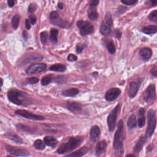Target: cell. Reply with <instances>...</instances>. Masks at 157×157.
Masks as SVG:
<instances>
[{"mask_svg": "<svg viewBox=\"0 0 157 157\" xmlns=\"http://www.w3.org/2000/svg\"><path fill=\"white\" fill-rule=\"evenodd\" d=\"M82 142L81 138L72 137L67 142L63 144L58 148L57 152L59 154H63L76 149L81 145Z\"/></svg>", "mask_w": 157, "mask_h": 157, "instance_id": "obj_1", "label": "cell"}, {"mask_svg": "<svg viewBox=\"0 0 157 157\" xmlns=\"http://www.w3.org/2000/svg\"><path fill=\"white\" fill-rule=\"evenodd\" d=\"M124 139V125L122 120H120L117 124V129L114 136L113 148L117 151L123 149V143Z\"/></svg>", "mask_w": 157, "mask_h": 157, "instance_id": "obj_2", "label": "cell"}, {"mask_svg": "<svg viewBox=\"0 0 157 157\" xmlns=\"http://www.w3.org/2000/svg\"><path fill=\"white\" fill-rule=\"evenodd\" d=\"M157 123L156 113L153 109H150L148 113V128L146 131V137L149 138L154 132Z\"/></svg>", "mask_w": 157, "mask_h": 157, "instance_id": "obj_3", "label": "cell"}, {"mask_svg": "<svg viewBox=\"0 0 157 157\" xmlns=\"http://www.w3.org/2000/svg\"><path fill=\"white\" fill-rule=\"evenodd\" d=\"M113 25L112 15L110 12H108L105 15L102 23L101 24L100 32L105 36H108L111 32V27Z\"/></svg>", "mask_w": 157, "mask_h": 157, "instance_id": "obj_4", "label": "cell"}, {"mask_svg": "<svg viewBox=\"0 0 157 157\" xmlns=\"http://www.w3.org/2000/svg\"><path fill=\"white\" fill-rule=\"evenodd\" d=\"M121 110V106L119 104L110 112L108 117L107 122L110 131H114L115 127V124L117 118L118 114Z\"/></svg>", "mask_w": 157, "mask_h": 157, "instance_id": "obj_5", "label": "cell"}, {"mask_svg": "<svg viewBox=\"0 0 157 157\" xmlns=\"http://www.w3.org/2000/svg\"><path fill=\"white\" fill-rule=\"evenodd\" d=\"M156 96L155 85L151 84L143 93V97L145 102L150 103L153 101Z\"/></svg>", "mask_w": 157, "mask_h": 157, "instance_id": "obj_6", "label": "cell"}, {"mask_svg": "<svg viewBox=\"0 0 157 157\" xmlns=\"http://www.w3.org/2000/svg\"><path fill=\"white\" fill-rule=\"evenodd\" d=\"M8 98L10 101L17 105H21L23 104L20 97L22 96V93L16 89H12L8 92Z\"/></svg>", "mask_w": 157, "mask_h": 157, "instance_id": "obj_7", "label": "cell"}, {"mask_svg": "<svg viewBox=\"0 0 157 157\" xmlns=\"http://www.w3.org/2000/svg\"><path fill=\"white\" fill-rule=\"evenodd\" d=\"M47 68V65L45 63H36L31 65L27 70L28 75L38 74L43 71Z\"/></svg>", "mask_w": 157, "mask_h": 157, "instance_id": "obj_8", "label": "cell"}, {"mask_svg": "<svg viewBox=\"0 0 157 157\" xmlns=\"http://www.w3.org/2000/svg\"><path fill=\"white\" fill-rule=\"evenodd\" d=\"M5 148L7 151L9 152L10 153L15 156L26 157L29 156L30 154L28 151H27L26 150L12 147L10 145H6Z\"/></svg>", "mask_w": 157, "mask_h": 157, "instance_id": "obj_9", "label": "cell"}, {"mask_svg": "<svg viewBox=\"0 0 157 157\" xmlns=\"http://www.w3.org/2000/svg\"><path fill=\"white\" fill-rule=\"evenodd\" d=\"M15 113L27 119H31V120H43L45 119V118L43 117V116L36 115V114L28 112L26 110H17L15 112Z\"/></svg>", "mask_w": 157, "mask_h": 157, "instance_id": "obj_10", "label": "cell"}, {"mask_svg": "<svg viewBox=\"0 0 157 157\" xmlns=\"http://www.w3.org/2000/svg\"><path fill=\"white\" fill-rule=\"evenodd\" d=\"M121 91L118 88H112L106 93L105 99L108 102H112L115 100L121 95Z\"/></svg>", "mask_w": 157, "mask_h": 157, "instance_id": "obj_11", "label": "cell"}, {"mask_svg": "<svg viewBox=\"0 0 157 157\" xmlns=\"http://www.w3.org/2000/svg\"><path fill=\"white\" fill-rule=\"evenodd\" d=\"M51 23L53 25L60 27L64 29H68L70 27L71 24L67 21L62 20L59 18V16L54 19H50Z\"/></svg>", "mask_w": 157, "mask_h": 157, "instance_id": "obj_12", "label": "cell"}, {"mask_svg": "<svg viewBox=\"0 0 157 157\" xmlns=\"http://www.w3.org/2000/svg\"><path fill=\"white\" fill-rule=\"evenodd\" d=\"M67 107L68 110L75 113H81L82 111L81 105L79 103L76 102H68Z\"/></svg>", "mask_w": 157, "mask_h": 157, "instance_id": "obj_13", "label": "cell"}, {"mask_svg": "<svg viewBox=\"0 0 157 157\" xmlns=\"http://www.w3.org/2000/svg\"><path fill=\"white\" fill-rule=\"evenodd\" d=\"M139 85L135 82H132L130 84V88L129 90L128 96L130 98L135 97L139 91Z\"/></svg>", "mask_w": 157, "mask_h": 157, "instance_id": "obj_14", "label": "cell"}, {"mask_svg": "<svg viewBox=\"0 0 157 157\" xmlns=\"http://www.w3.org/2000/svg\"><path fill=\"white\" fill-rule=\"evenodd\" d=\"M152 53L151 49L148 47H144L142 48L139 51L140 56L144 61H148L152 57Z\"/></svg>", "mask_w": 157, "mask_h": 157, "instance_id": "obj_15", "label": "cell"}, {"mask_svg": "<svg viewBox=\"0 0 157 157\" xmlns=\"http://www.w3.org/2000/svg\"><path fill=\"white\" fill-rule=\"evenodd\" d=\"M107 143L104 141L99 142L97 144L96 150L97 156L99 157L104 153L107 148Z\"/></svg>", "mask_w": 157, "mask_h": 157, "instance_id": "obj_16", "label": "cell"}, {"mask_svg": "<svg viewBox=\"0 0 157 157\" xmlns=\"http://www.w3.org/2000/svg\"><path fill=\"white\" fill-rule=\"evenodd\" d=\"M88 150V149L87 147H83L76 152L67 155L66 157H81L87 153Z\"/></svg>", "mask_w": 157, "mask_h": 157, "instance_id": "obj_17", "label": "cell"}, {"mask_svg": "<svg viewBox=\"0 0 157 157\" xmlns=\"http://www.w3.org/2000/svg\"><path fill=\"white\" fill-rule=\"evenodd\" d=\"M100 131L99 127L97 126H93L92 127L90 132V138L93 142H95L97 139L99 137L100 134Z\"/></svg>", "mask_w": 157, "mask_h": 157, "instance_id": "obj_18", "label": "cell"}, {"mask_svg": "<svg viewBox=\"0 0 157 157\" xmlns=\"http://www.w3.org/2000/svg\"><path fill=\"white\" fill-rule=\"evenodd\" d=\"M88 16L92 20H95L98 18V13L97 12L96 7L90 5L88 11Z\"/></svg>", "mask_w": 157, "mask_h": 157, "instance_id": "obj_19", "label": "cell"}, {"mask_svg": "<svg viewBox=\"0 0 157 157\" xmlns=\"http://www.w3.org/2000/svg\"><path fill=\"white\" fill-rule=\"evenodd\" d=\"M94 27L90 23L81 29L80 33L82 36H86V35L92 33Z\"/></svg>", "mask_w": 157, "mask_h": 157, "instance_id": "obj_20", "label": "cell"}, {"mask_svg": "<svg viewBox=\"0 0 157 157\" xmlns=\"http://www.w3.org/2000/svg\"><path fill=\"white\" fill-rule=\"evenodd\" d=\"M44 140L46 145L52 148H54L57 143V141L56 139L52 136H47L45 137Z\"/></svg>", "mask_w": 157, "mask_h": 157, "instance_id": "obj_21", "label": "cell"}, {"mask_svg": "<svg viewBox=\"0 0 157 157\" xmlns=\"http://www.w3.org/2000/svg\"><path fill=\"white\" fill-rule=\"evenodd\" d=\"M146 139H147V138L143 137L140 138L139 141L136 144L135 148H134V151L135 153H139L142 150V148L144 144L146 143Z\"/></svg>", "mask_w": 157, "mask_h": 157, "instance_id": "obj_22", "label": "cell"}, {"mask_svg": "<svg viewBox=\"0 0 157 157\" xmlns=\"http://www.w3.org/2000/svg\"><path fill=\"white\" fill-rule=\"evenodd\" d=\"M104 41H105L104 43L109 53L111 54H114L115 53L116 49L113 41L112 40L108 39H105Z\"/></svg>", "mask_w": 157, "mask_h": 157, "instance_id": "obj_23", "label": "cell"}, {"mask_svg": "<svg viewBox=\"0 0 157 157\" xmlns=\"http://www.w3.org/2000/svg\"><path fill=\"white\" fill-rule=\"evenodd\" d=\"M78 93L79 91L77 88H72L63 91L62 95L65 96H73L78 95Z\"/></svg>", "mask_w": 157, "mask_h": 157, "instance_id": "obj_24", "label": "cell"}, {"mask_svg": "<svg viewBox=\"0 0 157 157\" xmlns=\"http://www.w3.org/2000/svg\"><path fill=\"white\" fill-rule=\"evenodd\" d=\"M142 31L145 34H154L157 32V27L155 26H148L144 27L142 29Z\"/></svg>", "mask_w": 157, "mask_h": 157, "instance_id": "obj_25", "label": "cell"}, {"mask_svg": "<svg viewBox=\"0 0 157 157\" xmlns=\"http://www.w3.org/2000/svg\"><path fill=\"white\" fill-rule=\"evenodd\" d=\"M50 70L57 72H64L66 70V67L62 64H55L51 67Z\"/></svg>", "mask_w": 157, "mask_h": 157, "instance_id": "obj_26", "label": "cell"}, {"mask_svg": "<svg viewBox=\"0 0 157 157\" xmlns=\"http://www.w3.org/2000/svg\"><path fill=\"white\" fill-rule=\"evenodd\" d=\"M58 34V31L57 29H55V28L52 29L50 32V39L52 43H57Z\"/></svg>", "mask_w": 157, "mask_h": 157, "instance_id": "obj_27", "label": "cell"}, {"mask_svg": "<svg viewBox=\"0 0 157 157\" xmlns=\"http://www.w3.org/2000/svg\"><path fill=\"white\" fill-rule=\"evenodd\" d=\"M127 125L130 129L133 128L137 126V120L136 116L134 114H132L129 118L127 121Z\"/></svg>", "mask_w": 157, "mask_h": 157, "instance_id": "obj_28", "label": "cell"}, {"mask_svg": "<svg viewBox=\"0 0 157 157\" xmlns=\"http://www.w3.org/2000/svg\"><path fill=\"white\" fill-rule=\"evenodd\" d=\"M7 137L12 141L18 143H22V139L19 136H17V134H13L9 133L7 134Z\"/></svg>", "mask_w": 157, "mask_h": 157, "instance_id": "obj_29", "label": "cell"}, {"mask_svg": "<svg viewBox=\"0 0 157 157\" xmlns=\"http://www.w3.org/2000/svg\"><path fill=\"white\" fill-rule=\"evenodd\" d=\"M20 16L18 15H16L14 16L12 19V27L14 29H16L19 25L20 23Z\"/></svg>", "mask_w": 157, "mask_h": 157, "instance_id": "obj_30", "label": "cell"}, {"mask_svg": "<svg viewBox=\"0 0 157 157\" xmlns=\"http://www.w3.org/2000/svg\"><path fill=\"white\" fill-rule=\"evenodd\" d=\"M34 146L37 149L42 150L45 148V145L41 140H37L35 141L34 143Z\"/></svg>", "mask_w": 157, "mask_h": 157, "instance_id": "obj_31", "label": "cell"}, {"mask_svg": "<svg viewBox=\"0 0 157 157\" xmlns=\"http://www.w3.org/2000/svg\"><path fill=\"white\" fill-rule=\"evenodd\" d=\"M52 80V77L50 75L45 76L41 79V84L43 86H47L51 83Z\"/></svg>", "mask_w": 157, "mask_h": 157, "instance_id": "obj_32", "label": "cell"}, {"mask_svg": "<svg viewBox=\"0 0 157 157\" xmlns=\"http://www.w3.org/2000/svg\"><path fill=\"white\" fill-rule=\"evenodd\" d=\"M48 33L47 31H43L41 33V42L43 44L47 43Z\"/></svg>", "mask_w": 157, "mask_h": 157, "instance_id": "obj_33", "label": "cell"}, {"mask_svg": "<svg viewBox=\"0 0 157 157\" xmlns=\"http://www.w3.org/2000/svg\"><path fill=\"white\" fill-rule=\"evenodd\" d=\"M148 18H149V20L155 22L157 21V10L152 11L149 14Z\"/></svg>", "mask_w": 157, "mask_h": 157, "instance_id": "obj_34", "label": "cell"}, {"mask_svg": "<svg viewBox=\"0 0 157 157\" xmlns=\"http://www.w3.org/2000/svg\"><path fill=\"white\" fill-rule=\"evenodd\" d=\"M141 117L138 120V126L140 128H142L145 125L146 123V117L145 116H141Z\"/></svg>", "mask_w": 157, "mask_h": 157, "instance_id": "obj_35", "label": "cell"}, {"mask_svg": "<svg viewBox=\"0 0 157 157\" xmlns=\"http://www.w3.org/2000/svg\"><path fill=\"white\" fill-rule=\"evenodd\" d=\"M89 23H90V22L88 21H85L84 20L78 21L77 22V26L78 28L81 29L83 27L86 26L87 25L89 24Z\"/></svg>", "mask_w": 157, "mask_h": 157, "instance_id": "obj_36", "label": "cell"}, {"mask_svg": "<svg viewBox=\"0 0 157 157\" xmlns=\"http://www.w3.org/2000/svg\"><path fill=\"white\" fill-rule=\"evenodd\" d=\"M121 2L127 5H132L137 2V0H122Z\"/></svg>", "mask_w": 157, "mask_h": 157, "instance_id": "obj_37", "label": "cell"}, {"mask_svg": "<svg viewBox=\"0 0 157 157\" xmlns=\"http://www.w3.org/2000/svg\"><path fill=\"white\" fill-rule=\"evenodd\" d=\"M68 60L70 62H75L77 60V57L73 54H70L67 58Z\"/></svg>", "mask_w": 157, "mask_h": 157, "instance_id": "obj_38", "label": "cell"}, {"mask_svg": "<svg viewBox=\"0 0 157 157\" xmlns=\"http://www.w3.org/2000/svg\"><path fill=\"white\" fill-rule=\"evenodd\" d=\"M39 82V79L36 77H31L28 79V82L30 84H35Z\"/></svg>", "mask_w": 157, "mask_h": 157, "instance_id": "obj_39", "label": "cell"}, {"mask_svg": "<svg viewBox=\"0 0 157 157\" xmlns=\"http://www.w3.org/2000/svg\"><path fill=\"white\" fill-rule=\"evenodd\" d=\"M36 9V5L34 3H31L30 4L29 6V8H28V12L30 13H33Z\"/></svg>", "mask_w": 157, "mask_h": 157, "instance_id": "obj_40", "label": "cell"}, {"mask_svg": "<svg viewBox=\"0 0 157 157\" xmlns=\"http://www.w3.org/2000/svg\"><path fill=\"white\" fill-rule=\"evenodd\" d=\"M150 72L154 77L157 78V66L153 67L150 70Z\"/></svg>", "mask_w": 157, "mask_h": 157, "instance_id": "obj_41", "label": "cell"}, {"mask_svg": "<svg viewBox=\"0 0 157 157\" xmlns=\"http://www.w3.org/2000/svg\"><path fill=\"white\" fill-rule=\"evenodd\" d=\"M84 45L83 44H78L76 47V51L78 53H80L82 52L84 49Z\"/></svg>", "mask_w": 157, "mask_h": 157, "instance_id": "obj_42", "label": "cell"}, {"mask_svg": "<svg viewBox=\"0 0 157 157\" xmlns=\"http://www.w3.org/2000/svg\"><path fill=\"white\" fill-rule=\"evenodd\" d=\"M30 18V20H31V23L32 25H35L37 19L36 16L34 15H31L29 17Z\"/></svg>", "mask_w": 157, "mask_h": 157, "instance_id": "obj_43", "label": "cell"}, {"mask_svg": "<svg viewBox=\"0 0 157 157\" xmlns=\"http://www.w3.org/2000/svg\"><path fill=\"white\" fill-rule=\"evenodd\" d=\"M127 10V8L126 7H124L120 6L118 7V12L120 13H122L126 11Z\"/></svg>", "mask_w": 157, "mask_h": 157, "instance_id": "obj_44", "label": "cell"}, {"mask_svg": "<svg viewBox=\"0 0 157 157\" xmlns=\"http://www.w3.org/2000/svg\"><path fill=\"white\" fill-rule=\"evenodd\" d=\"M145 109L143 108H140L138 111L137 114L140 116H143L145 113Z\"/></svg>", "mask_w": 157, "mask_h": 157, "instance_id": "obj_45", "label": "cell"}, {"mask_svg": "<svg viewBox=\"0 0 157 157\" xmlns=\"http://www.w3.org/2000/svg\"><path fill=\"white\" fill-rule=\"evenodd\" d=\"M124 151L123 149L122 150H118L117 151L116 154V157H122L123 155Z\"/></svg>", "mask_w": 157, "mask_h": 157, "instance_id": "obj_46", "label": "cell"}, {"mask_svg": "<svg viewBox=\"0 0 157 157\" xmlns=\"http://www.w3.org/2000/svg\"><path fill=\"white\" fill-rule=\"evenodd\" d=\"M99 2V1H97V0H94V1H93V0H92V1H91V6L96 7L98 5Z\"/></svg>", "mask_w": 157, "mask_h": 157, "instance_id": "obj_47", "label": "cell"}, {"mask_svg": "<svg viewBox=\"0 0 157 157\" xmlns=\"http://www.w3.org/2000/svg\"><path fill=\"white\" fill-rule=\"evenodd\" d=\"M115 34H116V36L117 37L118 39L121 38L122 35V33L121 32V31H119V30H116V32H115Z\"/></svg>", "mask_w": 157, "mask_h": 157, "instance_id": "obj_48", "label": "cell"}, {"mask_svg": "<svg viewBox=\"0 0 157 157\" xmlns=\"http://www.w3.org/2000/svg\"><path fill=\"white\" fill-rule=\"evenodd\" d=\"M8 6L10 7H12L15 5V1L12 0H9L7 1Z\"/></svg>", "mask_w": 157, "mask_h": 157, "instance_id": "obj_49", "label": "cell"}, {"mask_svg": "<svg viewBox=\"0 0 157 157\" xmlns=\"http://www.w3.org/2000/svg\"><path fill=\"white\" fill-rule=\"evenodd\" d=\"M25 26L26 27L27 29H30L31 28V25H30V22L29 20H26L25 21Z\"/></svg>", "mask_w": 157, "mask_h": 157, "instance_id": "obj_50", "label": "cell"}, {"mask_svg": "<svg viewBox=\"0 0 157 157\" xmlns=\"http://www.w3.org/2000/svg\"><path fill=\"white\" fill-rule=\"evenodd\" d=\"M151 4L153 6H157V0H154V1H151Z\"/></svg>", "mask_w": 157, "mask_h": 157, "instance_id": "obj_51", "label": "cell"}, {"mask_svg": "<svg viewBox=\"0 0 157 157\" xmlns=\"http://www.w3.org/2000/svg\"><path fill=\"white\" fill-rule=\"evenodd\" d=\"M58 7L59 9H63V4L62 3H61V2L58 3Z\"/></svg>", "mask_w": 157, "mask_h": 157, "instance_id": "obj_52", "label": "cell"}, {"mask_svg": "<svg viewBox=\"0 0 157 157\" xmlns=\"http://www.w3.org/2000/svg\"><path fill=\"white\" fill-rule=\"evenodd\" d=\"M2 84H3V81H2V79L0 77V91H1V88Z\"/></svg>", "mask_w": 157, "mask_h": 157, "instance_id": "obj_53", "label": "cell"}, {"mask_svg": "<svg viewBox=\"0 0 157 157\" xmlns=\"http://www.w3.org/2000/svg\"><path fill=\"white\" fill-rule=\"evenodd\" d=\"M23 37H24V38H27V32H26L25 31H24V32H23Z\"/></svg>", "mask_w": 157, "mask_h": 157, "instance_id": "obj_54", "label": "cell"}, {"mask_svg": "<svg viewBox=\"0 0 157 157\" xmlns=\"http://www.w3.org/2000/svg\"><path fill=\"white\" fill-rule=\"evenodd\" d=\"M126 157H135V155L132 154H128L127 155H126Z\"/></svg>", "mask_w": 157, "mask_h": 157, "instance_id": "obj_55", "label": "cell"}, {"mask_svg": "<svg viewBox=\"0 0 157 157\" xmlns=\"http://www.w3.org/2000/svg\"><path fill=\"white\" fill-rule=\"evenodd\" d=\"M7 157H11V156H7Z\"/></svg>", "mask_w": 157, "mask_h": 157, "instance_id": "obj_56", "label": "cell"}]
</instances>
